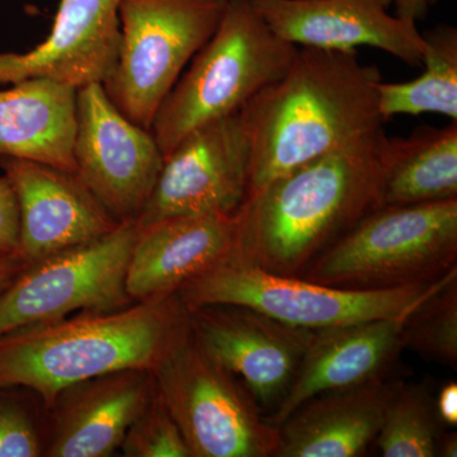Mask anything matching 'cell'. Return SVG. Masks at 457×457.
<instances>
[{"label": "cell", "mask_w": 457, "mask_h": 457, "mask_svg": "<svg viewBox=\"0 0 457 457\" xmlns=\"http://www.w3.org/2000/svg\"><path fill=\"white\" fill-rule=\"evenodd\" d=\"M375 66L356 50L297 49L290 68L240 111L249 141L246 198L288 171L383 129Z\"/></svg>", "instance_id": "obj_1"}, {"label": "cell", "mask_w": 457, "mask_h": 457, "mask_svg": "<svg viewBox=\"0 0 457 457\" xmlns=\"http://www.w3.org/2000/svg\"><path fill=\"white\" fill-rule=\"evenodd\" d=\"M386 135L365 139L288 171L240 207L233 260L299 276L371 212L383 174Z\"/></svg>", "instance_id": "obj_2"}, {"label": "cell", "mask_w": 457, "mask_h": 457, "mask_svg": "<svg viewBox=\"0 0 457 457\" xmlns=\"http://www.w3.org/2000/svg\"><path fill=\"white\" fill-rule=\"evenodd\" d=\"M188 329L179 295L18 328L0 336V389L29 390L47 409L62 389L87 378L153 371Z\"/></svg>", "instance_id": "obj_3"}, {"label": "cell", "mask_w": 457, "mask_h": 457, "mask_svg": "<svg viewBox=\"0 0 457 457\" xmlns=\"http://www.w3.org/2000/svg\"><path fill=\"white\" fill-rule=\"evenodd\" d=\"M299 47L279 38L251 0H228L220 23L152 123L164 159L201 126L240 112L290 68Z\"/></svg>", "instance_id": "obj_4"}, {"label": "cell", "mask_w": 457, "mask_h": 457, "mask_svg": "<svg viewBox=\"0 0 457 457\" xmlns=\"http://www.w3.org/2000/svg\"><path fill=\"white\" fill-rule=\"evenodd\" d=\"M457 198L366 213L303 270V278L345 288L423 284L456 269Z\"/></svg>", "instance_id": "obj_5"}, {"label": "cell", "mask_w": 457, "mask_h": 457, "mask_svg": "<svg viewBox=\"0 0 457 457\" xmlns=\"http://www.w3.org/2000/svg\"><path fill=\"white\" fill-rule=\"evenodd\" d=\"M455 278L453 269L444 278L423 284L345 288L267 272L228 258L183 286L177 295L187 309L233 303L288 326L317 332L376 319L407 318Z\"/></svg>", "instance_id": "obj_6"}, {"label": "cell", "mask_w": 457, "mask_h": 457, "mask_svg": "<svg viewBox=\"0 0 457 457\" xmlns=\"http://www.w3.org/2000/svg\"><path fill=\"white\" fill-rule=\"evenodd\" d=\"M228 0H121L119 55L102 84L135 125L150 130L188 62L218 29Z\"/></svg>", "instance_id": "obj_7"}, {"label": "cell", "mask_w": 457, "mask_h": 457, "mask_svg": "<svg viewBox=\"0 0 457 457\" xmlns=\"http://www.w3.org/2000/svg\"><path fill=\"white\" fill-rule=\"evenodd\" d=\"M152 374L192 457L275 456L278 427L262 416L245 384L212 359L191 330Z\"/></svg>", "instance_id": "obj_8"}, {"label": "cell", "mask_w": 457, "mask_h": 457, "mask_svg": "<svg viewBox=\"0 0 457 457\" xmlns=\"http://www.w3.org/2000/svg\"><path fill=\"white\" fill-rule=\"evenodd\" d=\"M137 234V222H122L106 237L29 262L0 296V336L75 312L134 303L125 278Z\"/></svg>", "instance_id": "obj_9"}, {"label": "cell", "mask_w": 457, "mask_h": 457, "mask_svg": "<svg viewBox=\"0 0 457 457\" xmlns=\"http://www.w3.org/2000/svg\"><path fill=\"white\" fill-rule=\"evenodd\" d=\"M77 176L120 222L137 221L164 164L150 130L135 125L102 84L77 90Z\"/></svg>", "instance_id": "obj_10"}, {"label": "cell", "mask_w": 457, "mask_h": 457, "mask_svg": "<svg viewBox=\"0 0 457 457\" xmlns=\"http://www.w3.org/2000/svg\"><path fill=\"white\" fill-rule=\"evenodd\" d=\"M248 137L240 112L188 134L164 159L137 225L198 213H237L249 179Z\"/></svg>", "instance_id": "obj_11"}, {"label": "cell", "mask_w": 457, "mask_h": 457, "mask_svg": "<svg viewBox=\"0 0 457 457\" xmlns=\"http://www.w3.org/2000/svg\"><path fill=\"white\" fill-rule=\"evenodd\" d=\"M188 323L198 345L245 384L258 407L272 411L315 335L233 303L188 309Z\"/></svg>", "instance_id": "obj_12"}, {"label": "cell", "mask_w": 457, "mask_h": 457, "mask_svg": "<svg viewBox=\"0 0 457 457\" xmlns=\"http://www.w3.org/2000/svg\"><path fill=\"white\" fill-rule=\"evenodd\" d=\"M0 170L16 195L18 253L29 263L106 237L122 224L77 174L12 156H0Z\"/></svg>", "instance_id": "obj_13"}, {"label": "cell", "mask_w": 457, "mask_h": 457, "mask_svg": "<svg viewBox=\"0 0 457 457\" xmlns=\"http://www.w3.org/2000/svg\"><path fill=\"white\" fill-rule=\"evenodd\" d=\"M262 20L295 46L383 50L409 66L422 65L427 44L416 22L389 12L386 0H251Z\"/></svg>", "instance_id": "obj_14"}, {"label": "cell", "mask_w": 457, "mask_h": 457, "mask_svg": "<svg viewBox=\"0 0 457 457\" xmlns=\"http://www.w3.org/2000/svg\"><path fill=\"white\" fill-rule=\"evenodd\" d=\"M239 213L171 216L137 225L125 286L134 303L179 294L183 286L233 257Z\"/></svg>", "instance_id": "obj_15"}, {"label": "cell", "mask_w": 457, "mask_h": 457, "mask_svg": "<svg viewBox=\"0 0 457 457\" xmlns=\"http://www.w3.org/2000/svg\"><path fill=\"white\" fill-rule=\"evenodd\" d=\"M121 0H59L46 40L27 53H0V83L53 80L75 90L104 84L119 55Z\"/></svg>", "instance_id": "obj_16"}, {"label": "cell", "mask_w": 457, "mask_h": 457, "mask_svg": "<svg viewBox=\"0 0 457 457\" xmlns=\"http://www.w3.org/2000/svg\"><path fill=\"white\" fill-rule=\"evenodd\" d=\"M155 394L147 370H121L71 385L46 409L47 457H108Z\"/></svg>", "instance_id": "obj_17"}, {"label": "cell", "mask_w": 457, "mask_h": 457, "mask_svg": "<svg viewBox=\"0 0 457 457\" xmlns=\"http://www.w3.org/2000/svg\"><path fill=\"white\" fill-rule=\"evenodd\" d=\"M407 318L376 319L317 330L290 389L267 420L279 427L315 396L383 378L404 347L403 329Z\"/></svg>", "instance_id": "obj_18"}, {"label": "cell", "mask_w": 457, "mask_h": 457, "mask_svg": "<svg viewBox=\"0 0 457 457\" xmlns=\"http://www.w3.org/2000/svg\"><path fill=\"white\" fill-rule=\"evenodd\" d=\"M398 384L383 378L315 396L278 427L275 456H361L375 441Z\"/></svg>", "instance_id": "obj_19"}, {"label": "cell", "mask_w": 457, "mask_h": 457, "mask_svg": "<svg viewBox=\"0 0 457 457\" xmlns=\"http://www.w3.org/2000/svg\"><path fill=\"white\" fill-rule=\"evenodd\" d=\"M75 126L77 90L71 87L37 78L0 90V156L77 174Z\"/></svg>", "instance_id": "obj_20"}, {"label": "cell", "mask_w": 457, "mask_h": 457, "mask_svg": "<svg viewBox=\"0 0 457 457\" xmlns=\"http://www.w3.org/2000/svg\"><path fill=\"white\" fill-rule=\"evenodd\" d=\"M457 198V121L386 137L383 174L372 210Z\"/></svg>", "instance_id": "obj_21"}, {"label": "cell", "mask_w": 457, "mask_h": 457, "mask_svg": "<svg viewBox=\"0 0 457 457\" xmlns=\"http://www.w3.org/2000/svg\"><path fill=\"white\" fill-rule=\"evenodd\" d=\"M427 44L417 79L378 83V111L384 121L395 114L438 113L457 121V29L440 25L423 33Z\"/></svg>", "instance_id": "obj_22"}, {"label": "cell", "mask_w": 457, "mask_h": 457, "mask_svg": "<svg viewBox=\"0 0 457 457\" xmlns=\"http://www.w3.org/2000/svg\"><path fill=\"white\" fill-rule=\"evenodd\" d=\"M438 418L422 385L398 384L375 441L385 457L437 456Z\"/></svg>", "instance_id": "obj_23"}, {"label": "cell", "mask_w": 457, "mask_h": 457, "mask_svg": "<svg viewBox=\"0 0 457 457\" xmlns=\"http://www.w3.org/2000/svg\"><path fill=\"white\" fill-rule=\"evenodd\" d=\"M403 342L427 359L456 366L457 278L408 315Z\"/></svg>", "instance_id": "obj_24"}, {"label": "cell", "mask_w": 457, "mask_h": 457, "mask_svg": "<svg viewBox=\"0 0 457 457\" xmlns=\"http://www.w3.org/2000/svg\"><path fill=\"white\" fill-rule=\"evenodd\" d=\"M126 457H192L185 437L156 392L123 438Z\"/></svg>", "instance_id": "obj_25"}, {"label": "cell", "mask_w": 457, "mask_h": 457, "mask_svg": "<svg viewBox=\"0 0 457 457\" xmlns=\"http://www.w3.org/2000/svg\"><path fill=\"white\" fill-rule=\"evenodd\" d=\"M46 420H38L31 405L0 389V457L45 456Z\"/></svg>", "instance_id": "obj_26"}, {"label": "cell", "mask_w": 457, "mask_h": 457, "mask_svg": "<svg viewBox=\"0 0 457 457\" xmlns=\"http://www.w3.org/2000/svg\"><path fill=\"white\" fill-rule=\"evenodd\" d=\"M20 212L7 177L0 176V257L18 252Z\"/></svg>", "instance_id": "obj_27"}, {"label": "cell", "mask_w": 457, "mask_h": 457, "mask_svg": "<svg viewBox=\"0 0 457 457\" xmlns=\"http://www.w3.org/2000/svg\"><path fill=\"white\" fill-rule=\"evenodd\" d=\"M436 414L440 422L457 425V385L449 383L442 387L435 404Z\"/></svg>", "instance_id": "obj_28"}, {"label": "cell", "mask_w": 457, "mask_h": 457, "mask_svg": "<svg viewBox=\"0 0 457 457\" xmlns=\"http://www.w3.org/2000/svg\"><path fill=\"white\" fill-rule=\"evenodd\" d=\"M27 264L29 262L18 252L0 257V296L4 294L9 286L13 284L14 279L25 270Z\"/></svg>", "instance_id": "obj_29"}, {"label": "cell", "mask_w": 457, "mask_h": 457, "mask_svg": "<svg viewBox=\"0 0 457 457\" xmlns=\"http://www.w3.org/2000/svg\"><path fill=\"white\" fill-rule=\"evenodd\" d=\"M387 5L394 8L396 16L404 20L417 21L423 20L428 13V0H386Z\"/></svg>", "instance_id": "obj_30"}, {"label": "cell", "mask_w": 457, "mask_h": 457, "mask_svg": "<svg viewBox=\"0 0 457 457\" xmlns=\"http://www.w3.org/2000/svg\"><path fill=\"white\" fill-rule=\"evenodd\" d=\"M437 456H457V435L456 432L440 433L437 440Z\"/></svg>", "instance_id": "obj_31"}, {"label": "cell", "mask_w": 457, "mask_h": 457, "mask_svg": "<svg viewBox=\"0 0 457 457\" xmlns=\"http://www.w3.org/2000/svg\"><path fill=\"white\" fill-rule=\"evenodd\" d=\"M436 3H438V0H428L429 7H432V5H435Z\"/></svg>", "instance_id": "obj_32"}]
</instances>
